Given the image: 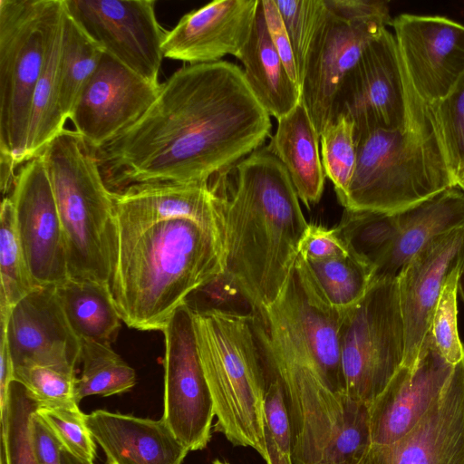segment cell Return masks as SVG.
<instances>
[{
  "instance_id": "2e32d148",
  "label": "cell",
  "mask_w": 464,
  "mask_h": 464,
  "mask_svg": "<svg viewBox=\"0 0 464 464\" xmlns=\"http://www.w3.org/2000/svg\"><path fill=\"white\" fill-rule=\"evenodd\" d=\"M394 37L407 76L429 104L443 99L464 72V25L440 15L401 14Z\"/></svg>"
},
{
  "instance_id": "bcb514c9",
  "label": "cell",
  "mask_w": 464,
  "mask_h": 464,
  "mask_svg": "<svg viewBox=\"0 0 464 464\" xmlns=\"http://www.w3.org/2000/svg\"><path fill=\"white\" fill-rule=\"evenodd\" d=\"M61 464H93L92 461H86L77 458L69 451L61 448L60 451Z\"/></svg>"
},
{
  "instance_id": "52a82bcc",
  "label": "cell",
  "mask_w": 464,
  "mask_h": 464,
  "mask_svg": "<svg viewBox=\"0 0 464 464\" xmlns=\"http://www.w3.org/2000/svg\"><path fill=\"white\" fill-rule=\"evenodd\" d=\"M39 155L63 227L68 277L110 285L115 234L112 191L94 153L80 134L64 129Z\"/></svg>"
},
{
  "instance_id": "ba28073f",
  "label": "cell",
  "mask_w": 464,
  "mask_h": 464,
  "mask_svg": "<svg viewBox=\"0 0 464 464\" xmlns=\"http://www.w3.org/2000/svg\"><path fill=\"white\" fill-rule=\"evenodd\" d=\"M59 0H0V161H26L31 109Z\"/></svg>"
},
{
  "instance_id": "f6af8a7d",
  "label": "cell",
  "mask_w": 464,
  "mask_h": 464,
  "mask_svg": "<svg viewBox=\"0 0 464 464\" xmlns=\"http://www.w3.org/2000/svg\"><path fill=\"white\" fill-rule=\"evenodd\" d=\"M14 368L6 340L0 334V410L4 407L8 388L14 381Z\"/></svg>"
},
{
  "instance_id": "c3c4849f",
  "label": "cell",
  "mask_w": 464,
  "mask_h": 464,
  "mask_svg": "<svg viewBox=\"0 0 464 464\" xmlns=\"http://www.w3.org/2000/svg\"><path fill=\"white\" fill-rule=\"evenodd\" d=\"M456 187L464 191V169L456 179Z\"/></svg>"
},
{
  "instance_id": "f1b7e54d",
  "label": "cell",
  "mask_w": 464,
  "mask_h": 464,
  "mask_svg": "<svg viewBox=\"0 0 464 464\" xmlns=\"http://www.w3.org/2000/svg\"><path fill=\"white\" fill-rule=\"evenodd\" d=\"M103 53L102 49L82 30L64 6L60 99L66 120H70L76 102L97 70Z\"/></svg>"
},
{
  "instance_id": "d590c367",
  "label": "cell",
  "mask_w": 464,
  "mask_h": 464,
  "mask_svg": "<svg viewBox=\"0 0 464 464\" xmlns=\"http://www.w3.org/2000/svg\"><path fill=\"white\" fill-rule=\"evenodd\" d=\"M275 2L291 41L301 83L307 55L315 35L326 18L328 9L324 0Z\"/></svg>"
},
{
  "instance_id": "484cf974",
  "label": "cell",
  "mask_w": 464,
  "mask_h": 464,
  "mask_svg": "<svg viewBox=\"0 0 464 464\" xmlns=\"http://www.w3.org/2000/svg\"><path fill=\"white\" fill-rule=\"evenodd\" d=\"M237 58L248 86L270 116L278 120L302 101L300 86L288 74L269 37L261 0L250 36Z\"/></svg>"
},
{
  "instance_id": "7bdbcfd3",
  "label": "cell",
  "mask_w": 464,
  "mask_h": 464,
  "mask_svg": "<svg viewBox=\"0 0 464 464\" xmlns=\"http://www.w3.org/2000/svg\"><path fill=\"white\" fill-rule=\"evenodd\" d=\"M261 5L272 44L288 74L301 88L294 50L277 5L275 0H261Z\"/></svg>"
},
{
  "instance_id": "4fadbf2b",
  "label": "cell",
  "mask_w": 464,
  "mask_h": 464,
  "mask_svg": "<svg viewBox=\"0 0 464 464\" xmlns=\"http://www.w3.org/2000/svg\"><path fill=\"white\" fill-rule=\"evenodd\" d=\"M392 22L390 14L345 18L328 9L301 81L302 101L319 135L331 121L334 101L343 79L365 48Z\"/></svg>"
},
{
  "instance_id": "74e56055",
  "label": "cell",
  "mask_w": 464,
  "mask_h": 464,
  "mask_svg": "<svg viewBox=\"0 0 464 464\" xmlns=\"http://www.w3.org/2000/svg\"><path fill=\"white\" fill-rule=\"evenodd\" d=\"M62 449L77 458L93 462L96 456L94 440L87 428L85 414L79 407L53 408L40 406L36 411Z\"/></svg>"
},
{
  "instance_id": "ac0fdd59",
  "label": "cell",
  "mask_w": 464,
  "mask_h": 464,
  "mask_svg": "<svg viewBox=\"0 0 464 464\" xmlns=\"http://www.w3.org/2000/svg\"><path fill=\"white\" fill-rule=\"evenodd\" d=\"M454 366L438 350L430 331L415 362L401 364L369 405L372 443L389 444L411 430L440 398Z\"/></svg>"
},
{
  "instance_id": "ab89813d",
  "label": "cell",
  "mask_w": 464,
  "mask_h": 464,
  "mask_svg": "<svg viewBox=\"0 0 464 464\" xmlns=\"http://www.w3.org/2000/svg\"><path fill=\"white\" fill-rule=\"evenodd\" d=\"M265 412L266 464H295L292 428L284 394L278 382L269 377L265 395Z\"/></svg>"
},
{
  "instance_id": "836d02e7",
  "label": "cell",
  "mask_w": 464,
  "mask_h": 464,
  "mask_svg": "<svg viewBox=\"0 0 464 464\" xmlns=\"http://www.w3.org/2000/svg\"><path fill=\"white\" fill-rule=\"evenodd\" d=\"M0 315L11 309L34 288L15 225L11 198H3L0 212Z\"/></svg>"
},
{
  "instance_id": "7c38bea8",
  "label": "cell",
  "mask_w": 464,
  "mask_h": 464,
  "mask_svg": "<svg viewBox=\"0 0 464 464\" xmlns=\"http://www.w3.org/2000/svg\"><path fill=\"white\" fill-rule=\"evenodd\" d=\"M67 13L105 53L159 82L166 31L154 0H63Z\"/></svg>"
},
{
  "instance_id": "f907efd6",
  "label": "cell",
  "mask_w": 464,
  "mask_h": 464,
  "mask_svg": "<svg viewBox=\"0 0 464 464\" xmlns=\"http://www.w3.org/2000/svg\"><path fill=\"white\" fill-rule=\"evenodd\" d=\"M362 461V460H361ZM361 461L359 463H353V464H361ZM346 464H349V463H346Z\"/></svg>"
},
{
  "instance_id": "83f0119b",
  "label": "cell",
  "mask_w": 464,
  "mask_h": 464,
  "mask_svg": "<svg viewBox=\"0 0 464 464\" xmlns=\"http://www.w3.org/2000/svg\"><path fill=\"white\" fill-rule=\"evenodd\" d=\"M69 324L82 341L111 344L122 321L110 285L68 277L55 286Z\"/></svg>"
},
{
  "instance_id": "8992f818",
  "label": "cell",
  "mask_w": 464,
  "mask_h": 464,
  "mask_svg": "<svg viewBox=\"0 0 464 464\" xmlns=\"http://www.w3.org/2000/svg\"><path fill=\"white\" fill-rule=\"evenodd\" d=\"M355 144L344 209L397 213L456 187L431 104H423L405 128L372 130Z\"/></svg>"
},
{
  "instance_id": "3957f363",
  "label": "cell",
  "mask_w": 464,
  "mask_h": 464,
  "mask_svg": "<svg viewBox=\"0 0 464 464\" xmlns=\"http://www.w3.org/2000/svg\"><path fill=\"white\" fill-rule=\"evenodd\" d=\"M235 170L229 193L213 188L222 202L224 278L248 304L251 313L278 296L298 257L308 225L299 198L283 163L266 147Z\"/></svg>"
},
{
  "instance_id": "7dc6e473",
  "label": "cell",
  "mask_w": 464,
  "mask_h": 464,
  "mask_svg": "<svg viewBox=\"0 0 464 464\" xmlns=\"http://www.w3.org/2000/svg\"><path fill=\"white\" fill-rule=\"evenodd\" d=\"M458 290L460 294L462 300L464 301V260L459 270L458 279Z\"/></svg>"
},
{
  "instance_id": "9a60e30c",
  "label": "cell",
  "mask_w": 464,
  "mask_h": 464,
  "mask_svg": "<svg viewBox=\"0 0 464 464\" xmlns=\"http://www.w3.org/2000/svg\"><path fill=\"white\" fill-rule=\"evenodd\" d=\"M160 89V82L146 80L104 53L70 120L75 131L95 150L137 122Z\"/></svg>"
},
{
  "instance_id": "44dd1931",
  "label": "cell",
  "mask_w": 464,
  "mask_h": 464,
  "mask_svg": "<svg viewBox=\"0 0 464 464\" xmlns=\"http://www.w3.org/2000/svg\"><path fill=\"white\" fill-rule=\"evenodd\" d=\"M464 260V228L430 240L401 269L398 291L404 324L402 364H412L430 331L442 289L451 273Z\"/></svg>"
},
{
  "instance_id": "f546056e",
  "label": "cell",
  "mask_w": 464,
  "mask_h": 464,
  "mask_svg": "<svg viewBox=\"0 0 464 464\" xmlns=\"http://www.w3.org/2000/svg\"><path fill=\"white\" fill-rule=\"evenodd\" d=\"M82 371L75 384V399L79 403L84 397H103L121 394L136 384V373L111 344L82 341L81 354Z\"/></svg>"
},
{
  "instance_id": "b9f144b4",
  "label": "cell",
  "mask_w": 464,
  "mask_h": 464,
  "mask_svg": "<svg viewBox=\"0 0 464 464\" xmlns=\"http://www.w3.org/2000/svg\"><path fill=\"white\" fill-rule=\"evenodd\" d=\"M298 254L304 260H325L346 256L350 250L337 227H326L308 223L298 246Z\"/></svg>"
},
{
  "instance_id": "9c48e42d",
  "label": "cell",
  "mask_w": 464,
  "mask_h": 464,
  "mask_svg": "<svg viewBox=\"0 0 464 464\" xmlns=\"http://www.w3.org/2000/svg\"><path fill=\"white\" fill-rule=\"evenodd\" d=\"M339 335L345 396L370 405L404 360L397 278L372 280L363 297L343 313Z\"/></svg>"
},
{
  "instance_id": "5bb4252c",
  "label": "cell",
  "mask_w": 464,
  "mask_h": 464,
  "mask_svg": "<svg viewBox=\"0 0 464 464\" xmlns=\"http://www.w3.org/2000/svg\"><path fill=\"white\" fill-rule=\"evenodd\" d=\"M18 237L35 287L68 278L63 227L44 162L40 155L22 164L8 196Z\"/></svg>"
},
{
  "instance_id": "d4e9b609",
  "label": "cell",
  "mask_w": 464,
  "mask_h": 464,
  "mask_svg": "<svg viewBox=\"0 0 464 464\" xmlns=\"http://www.w3.org/2000/svg\"><path fill=\"white\" fill-rule=\"evenodd\" d=\"M319 143L320 135L301 101L277 120L276 130L266 146L286 169L299 199L306 208L320 201L324 188Z\"/></svg>"
},
{
  "instance_id": "d6a6232c",
  "label": "cell",
  "mask_w": 464,
  "mask_h": 464,
  "mask_svg": "<svg viewBox=\"0 0 464 464\" xmlns=\"http://www.w3.org/2000/svg\"><path fill=\"white\" fill-rule=\"evenodd\" d=\"M305 262L325 298L343 312L363 297L372 280V266L351 252L346 256Z\"/></svg>"
},
{
  "instance_id": "ffe728a7",
  "label": "cell",
  "mask_w": 464,
  "mask_h": 464,
  "mask_svg": "<svg viewBox=\"0 0 464 464\" xmlns=\"http://www.w3.org/2000/svg\"><path fill=\"white\" fill-rule=\"evenodd\" d=\"M361 464H464V357L426 414L389 444H371Z\"/></svg>"
},
{
  "instance_id": "603a6c76",
  "label": "cell",
  "mask_w": 464,
  "mask_h": 464,
  "mask_svg": "<svg viewBox=\"0 0 464 464\" xmlns=\"http://www.w3.org/2000/svg\"><path fill=\"white\" fill-rule=\"evenodd\" d=\"M85 420L106 464H182L188 452L162 419L97 410Z\"/></svg>"
},
{
  "instance_id": "cb8c5ba5",
  "label": "cell",
  "mask_w": 464,
  "mask_h": 464,
  "mask_svg": "<svg viewBox=\"0 0 464 464\" xmlns=\"http://www.w3.org/2000/svg\"><path fill=\"white\" fill-rule=\"evenodd\" d=\"M396 217L397 237L375 266L372 280L397 278L402 267L430 240L464 228V193L458 187L449 188L397 212Z\"/></svg>"
},
{
  "instance_id": "6da1fadb",
  "label": "cell",
  "mask_w": 464,
  "mask_h": 464,
  "mask_svg": "<svg viewBox=\"0 0 464 464\" xmlns=\"http://www.w3.org/2000/svg\"><path fill=\"white\" fill-rule=\"evenodd\" d=\"M271 126L243 70L221 60L174 72L137 122L92 150L112 192L143 183L203 184L263 147Z\"/></svg>"
},
{
  "instance_id": "ee69618b",
  "label": "cell",
  "mask_w": 464,
  "mask_h": 464,
  "mask_svg": "<svg viewBox=\"0 0 464 464\" xmlns=\"http://www.w3.org/2000/svg\"><path fill=\"white\" fill-rule=\"evenodd\" d=\"M31 432L39 464H61V445L36 411L31 419Z\"/></svg>"
},
{
  "instance_id": "277c9868",
  "label": "cell",
  "mask_w": 464,
  "mask_h": 464,
  "mask_svg": "<svg viewBox=\"0 0 464 464\" xmlns=\"http://www.w3.org/2000/svg\"><path fill=\"white\" fill-rule=\"evenodd\" d=\"M224 271V245L213 232L191 219H170L114 241L110 288L127 326L162 331L190 294Z\"/></svg>"
},
{
  "instance_id": "4316f807",
  "label": "cell",
  "mask_w": 464,
  "mask_h": 464,
  "mask_svg": "<svg viewBox=\"0 0 464 464\" xmlns=\"http://www.w3.org/2000/svg\"><path fill=\"white\" fill-rule=\"evenodd\" d=\"M63 16V0H59L50 22L44 63L33 97L26 161L38 156L64 130L67 121L60 99Z\"/></svg>"
},
{
  "instance_id": "7a4b0ae2",
  "label": "cell",
  "mask_w": 464,
  "mask_h": 464,
  "mask_svg": "<svg viewBox=\"0 0 464 464\" xmlns=\"http://www.w3.org/2000/svg\"><path fill=\"white\" fill-rule=\"evenodd\" d=\"M344 312L328 302L298 255L276 300L252 313L266 375L284 394L295 464H325L335 438L366 405L344 393L339 335Z\"/></svg>"
},
{
  "instance_id": "e0dca14e",
  "label": "cell",
  "mask_w": 464,
  "mask_h": 464,
  "mask_svg": "<svg viewBox=\"0 0 464 464\" xmlns=\"http://www.w3.org/2000/svg\"><path fill=\"white\" fill-rule=\"evenodd\" d=\"M0 323L14 370L37 365L75 374L82 341L69 324L55 286L34 288Z\"/></svg>"
},
{
  "instance_id": "60d3db41",
  "label": "cell",
  "mask_w": 464,
  "mask_h": 464,
  "mask_svg": "<svg viewBox=\"0 0 464 464\" xmlns=\"http://www.w3.org/2000/svg\"><path fill=\"white\" fill-rule=\"evenodd\" d=\"M460 267L456 268L446 282L433 314L430 332L436 347L451 364L464 357L458 330L457 291Z\"/></svg>"
},
{
  "instance_id": "8d00e7d4",
  "label": "cell",
  "mask_w": 464,
  "mask_h": 464,
  "mask_svg": "<svg viewBox=\"0 0 464 464\" xmlns=\"http://www.w3.org/2000/svg\"><path fill=\"white\" fill-rule=\"evenodd\" d=\"M431 107L456 184L464 169V72L449 93Z\"/></svg>"
},
{
  "instance_id": "1f68e13d",
  "label": "cell",
  "mask_w": 464,
  "mask_h": 464,
  "mask_svg": "<svg viewBox=\"0 0 464 464\" xmlns=\"http://www.w3.org/2000/svg\"><path fill=\"white\" fill-rule=\"evenodd\" d=\"M352 254L375 266L392 248L399 231L396 213L344 209L336 226Z\"/></svg>"
},
{
  "instance_id": "7402d4cb",
  "label": "cell",
  "mask_w": 464,
  "mask_h": 464,
  "mask_svg": "<svg viewBox=\"0 0 464 464\" xmlns=\"http://www.w3.org/2000/svg\"><path fill=\"white\" fill-rule=\"evenodd\" d=\"M259 0L212 1L186 14L166 33L164 57L188 64L237 57L255 23Z\"/></svg>"
},
{
  "instance_id": "8fae6325",
  "label": "cell",
  "mask_w": 464,
  "mask_h": 464,
  "mask_svg": "<svg viewBox=\"0 0 464 464\" xmlns=\"http://www.w3.org/2000/svg\"><path fill=\"white\" fill-rule=\"evenodd\" d=\"M164 335L162 420L188 450L205 449L215 409L198 354L193 309L185 303L170 316Z\"/></svg>"
},
{
  "instance_id": "f35d334b",
  "label": "cell",
  "mask_w": 464,
  "mask_h": 464,
  "mask_svg": "<svg viewBox=\"0 0 464 464\" xmlns=\"http://www.w3.org/2000/svg\"><path fill=\"white\" fill-rule=\"evenodd\" d=\"M14 380L22 383L41 402V406L74 408L75 374L52 367L26 366L14 370Z\"/></svg>"
},
{
  "instance_id": "d6986e66",
  "label": "cell",
  "mask_w": 464,
  "mask_h": 464,
  "mask_svg": "<svg viewBox=\"0 0 464 464\" xmlns=\"http://www.w3.org/2000/svg\"><path fill=\"white\" fill-rule=\"evenodd\" d=\"M112 199L114 241L162 221L187 218L213 232L224 245L222 202L210 183L136 184L112 192Z\"/></svg>"
},
{
  "instance_id": "e575fe53",
  "label": "cell",
  "mask_w": 464,
  "mask_h": 464,
  "mask_svg": "<svg viewBox=\"0 0 464 464\" xmlns=\"http://www.w3.org/2000/svg\"><path fill=\"white\" fill-rule=\"evenodd\" d=\"M321 159L325 177L333 182L343 206L356 166L354 126L346 117L331 121L320 133Z\"/></svg>"
},
{
  "instance_id": "4dcf8cb0",
  "label": "cell",
  "mask_w": 464,
  "mask_h": 464,
  "mask_svg": "<svg viewBox=\"0 0 464 464\" xmlns=\"http://www.w3.org/2000/svg\"><path fill=\"white\" fill-rule=\"evenodd\" d=\"M41 402L22 383L13 381L0 410V464H39L35 457L31 419Z\"/></svg>"
},
{
  "instance_id": "681fc988",
  "label": "cell",
  "mask_w": 464,
  "mask_h": 464,
  "mask_svg": "<svg viewBox=\"0 0 464 464\" xmlns=\"http://www.w3.org/2000/svg\"><path fill=\"white\" fill-rule=\"evenodd\" d=\"M212 464H230L228 462H226V461H223V460H220V459H215Z\"/></svg>"
},
{
  "instance_id": "5b68a950",
  "label": "cell",
  "mask_w": 464,
  "mask_h": 464,
  "mask_svg": "<svg viewBox=\"0 0 464 464\" xmlns=\"http://www.w3.org/2000/svg\"><path fill=\"white\" fill-rule=\"evenodd\" d=\"M193 309L198 354L214 402L216 432L267 460L265 395L267 376L252 313Z\"/></svg>"
},
{
  "instance_id": "30bf717a",
  "label": "cell",
  "mask_w": 464,
  "mask_h": 464,
  "mask_svg": "<svg viewBox=\"0 0 464 464\" xmlns=\"http://www.w3.org/2000/svg\"><path fill=\"white\" fill-rule=\"evenodd\" d=\"M427 102L413 90L394 34L384 29L343 79L331 121L346 117L356 137L376 130H400Z\"/></svg>"
}]
</instances>
